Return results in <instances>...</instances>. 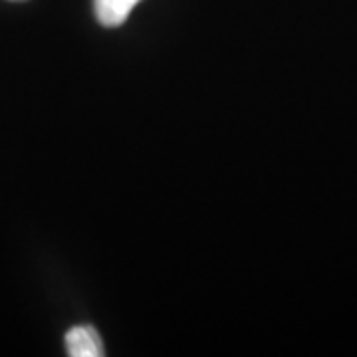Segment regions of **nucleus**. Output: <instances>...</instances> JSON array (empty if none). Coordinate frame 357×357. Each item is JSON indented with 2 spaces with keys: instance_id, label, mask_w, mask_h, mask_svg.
Wrapping results in <instances>:
<instances>
[{
  "instance_id": "obj_1",
  "label": "nucleus",
  "mask_w": 357,
  "mask_h": 357,
  "mask_svg": "<svg viewBox=\"0 0 357 357\" xmlns=\"http://www.w3.org/2000/svg\"><path fill=\"white\" fill-rule=\"evenodd\" d=\"M66 351L72 357L105 356L102 337L91 326H76L66 333Z\"/></svg>"
},
{
  "instance_id": "obj_2",
  "label": "nucleus",
  "mask_w": 357,
  "mask_h": 357,
  "mask_svg": "<svg viewBox=\"0 0 357 357\" xmlns=\"http://www.w3.org/2000/svg\"><path fill=\"white\" fill-rule=\"evenodd\" d=\"M141 0H93V13L102 26L117 28L129 18Z\"/></svg>"
}]
</instances>
